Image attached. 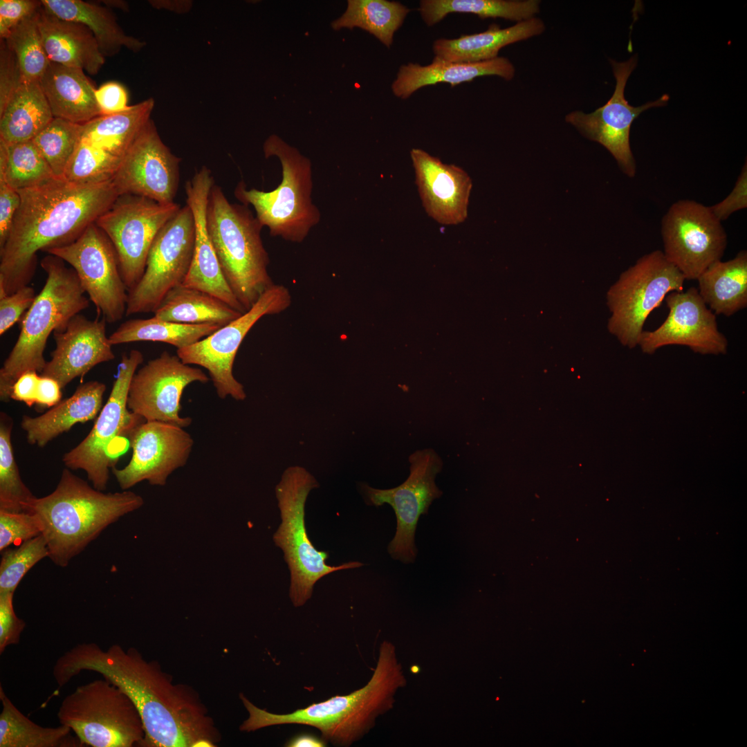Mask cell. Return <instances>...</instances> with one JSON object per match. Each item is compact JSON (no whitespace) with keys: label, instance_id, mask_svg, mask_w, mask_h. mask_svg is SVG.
<instances>
[{"label":"cell","instance_id":"cell-1","mask_svg":"<svg viewBox=\"0 0 747 747\" xmlns=\"http://www.w3.org/2000/svg\"><path fill=\"white\" fill-rule=\"evenodd\" d=\"M75 674L93 671L117 685L135 704L145 736L142 747H214L221 734L198 693L174 683L155 661L133 647L79 644L72 656Z\"/></svg>","mask_w":747,"mask_h":747},{"label":"cell","instance_id":"cell-34","mask_svg":"<svg viewBox=\"0 0 747 747\" xmlns=\"http://www.w3.org/2000/svg\"><path fill=\"white\" fill-rule=\"evenodd\" d=\"M53 119L39 82H25L0 115V138L9 143L33 140Z\"/></svg>","mask_w":747,"mask_h":747},{"label":"cell","instance_id":"cell-17","mask_svg":"<svg viewBox=\"0 0 747 747\" xmlns=\"http://www.w3.org/2000/svg\"><path fill=\"white\" fill-rule=\"evenodd\" d=\"M44 252L68 263L96 308L98 316L115 323L125 315L128 291L110 239L95 223L73 241Z\"/></svg>","mask_w":747,"mask_h":747},{"label":"cell","instance_id":"cell-25","mask_svg":"<svg viewBox=\"0 0 747 747\" xmlns=\"http://www.w3.org/2000/svg\"><path fill=\"white\" fill-rule=\"evenodd\" d=\"M410 156L416 184L427 214L443 225L464 221L472 189L468 174L459 167L445 164L421 149H412Z\"/></svg>","mask_w":747,"mask_h":747},{"label":"cell","instance_id":"cell-3","mask_svg":"<svg viewBox=\"0 0 747 747\" xmlns=\"http://www.w3.org/2000/svg\"><path fill=\"white\" fill-rule=\"evenodd\" d=\"M407 684L395 645L383 640L376 667L363 687L335 695L286 714L261 709L243 694L239 697L248 717L239 726L250 732L273 726L297 724L313 727L334 746L349 747L362 739L376 726L378 718L394 708L397 692Z\"/></svg>","mask_w":747,"mask_h":747},{"label":"cell","instance_id":"cell-28","mask_svg":"<svg viewBox=\"0 0 747 747\" xmlns=\"http://www.w3.org/2000/svg\"><path fill=\"white\" fill-rule=\"evenodd\" d=\"M105 390L104 383L89 381L78 386L70 397L44 414L36 417L24 415L21 426L26 432L28 442L44 447L76 423L95 418L102 408Z\"/></svg>","mask_w":747,"mask_h":747},{"label":"cell","instance_id":"cell-4","mask_svg":"<svg viewBox=\"0 0 747 747\" xmlns=\"http://www.w3.org/2000/svg\"><path fill=\"white\" fill-rule=\"evenodd\" d=\"M143 504L133 492L104 493L66 468L55 489L35 497L28 513L39 522L50 560L65 567L109 525Z\"/></svg>","mask_w":747,"mask_h":747},{"label":"cell","instance_id":"cell-57","mask_svg":"<svg viewBox=\"0 0 747 747\" xmlns=\"http://www.w3.org/2000/svg\"><path fill=\"white\" fill-rule=\"evenodd\" d=\"M102 2L104 4H105L107 6V8L108 7L117 8L118 9H122V10H127L128 9V6H127V4L126 3V2L122 1H115V0L109 1V0H108V1H102Z\"/></svg>","mask_w":747,"mask_h":747},{"label":"cell","instance_id":"cell-13","mask_svg":"<svg viewBox=\"0 0 747 747\" xmlns=\"http://www.w3.org/2000/svg\"><path fill=\"white\" fill-rule=\"evenodd\" d=\"M181 208L140 196L120 195L95 221L112 243L129 292L140 280L151 244L162 228Z\"/></svg>","mask_w":747,"mask_h":747},{"label":"cell","instance_id":"cell-41","mask_svg":"<svg viewBox=\"0 0 747 747\" xmlns=\"http://www.w3.org/2000/svg\"><path fill=\"white\" fill-rule=\"evenodd\" d=\"M12 421L6 414H1L0 421V510L12 513H28V508L35 499L23 482L18 469L11 443Z\"/></svg>","mask_w":747,"mask_h":747},{"label":"cell","instance_id":"cell-32","mask_svg":"<svg viewBox=\"0 0 747 747\" xmlns=\"http://www.w3.org/2000/svg\"><path fill=\"white\" fill-rule=\"evenodd\" d=\"M698 292L715 314L729 317L747 306V252L726 261H717L697 279Z\"/></svg>","mask_w":747,"mask_h":747},{"label":"cell","instance_id":"cell-18","mask_svg":"<svg viewBox=\"0 0 747 747\" xmlns=\"http://www.w3.org/2000/svg\"><path fill=\"white\" fill-rule=\"evenodd\" d=\"M609 62L616 79L615 90L611 98L593 112L572 111L565 116V120L583 136L605 147L614 156L621 171L632 178L636 175V164L630 147L631 126L643 111L666 105L670 97L664 94L657 100L639 107L630 105L625 98V89L629 77L636 66V55L625 62H618L611 59Z\"/></svg>","mask_w":747,"mask_h":747},{"label":"cell","instance_id":"cell-11","mask_svg":"<svg viewBox=\"0 0 747 747\" xmlns=\"http://www.w3.org/2000/svg\"><path fill=\"white\" fill-rule=\"evenodd\" d=\"M685 278L661 250L644 255L625 270L607 293L611 313L608 329L630 349L638 345L650 313L672 291H682Z\"/></svg>","mask_w":747,"mask_h":747},{"label":"cell","instance_id":"cell-16","mask_svg":"<svg viewBox=\"0 0 747 747\" xmlns=\"http://www.w3.org/2000/svg\"><path fill=\"white\" fill-rule=\"evenodd\" d=\"M409 475L400 486L378 489L362 485L367 504L380 506L387 504L393 508L397 526L387 550L392 558L405 564L416 560L414 539L420 516L427 514L432 501L443 494L434 481L442 470L443 461L432 449L416 451L409 456Z\"/></svg>","mask_w":747,"mask_h":747},{"label":"cell","instance_id":"cell-8","mask_svg":"<svg viewBox=\"0 0 747 747\" xmlns=\"http://www.w3.org/2000/svg\"><path fill=\"white\" fill-rule=\"evenodd\" d=\"M318 486L315 477L301 466H290L275 487L281 524L273 535L275 545L284 552L290 573L289 597L295 607L311 599L316 582L324 576L363 566L349 562L338 566L326 564L329 553L317 550L305 525V504L310 491Z\"/></svg>","mask_w":747,"mask_h":747},{"label":"cell","instance_id":"cell-22","mask_svg":"<svg viewBox=\"0 0 747 747\" xmlns=\"http://www.w3.org/2000/svg\"><path fill=\"white\" fill-rule=\"evenodd\" d=\"M669 313L654 331H643L642 351L652 354L666 345H683L701 354H725L728 340L717 326L716 315L706 306L698 289L672 291L665 297Z\"/></svg>","mask_w":747,"mask_h":747},{"label":"cell","instance_id":"cell-42","mask_svg":"<svg viewBox=\"0 0 747 747\" xmlns=\"http://www.w3.org/2000/svg\"><path fill=\"white\" fill-rule=\"evenodd\" d=\"M37 12L21 21L4 39L17 57L24 82H39L51 62L37 25Z\"/></svg>","mask_w":747,"mask_h":747},{"label":"cell","instance_id":"cell-7","mask_svg":"<svg viewBox=\"0 0 747 747\" xmlns=\"http://www.w3.org/2000/svg\"><path fill=\"white\" fill-rule=\"evenodd\" d=\"M266 158L277 156L282 168V179L273 190H247L241 181L234 195L245 205L255 208L261 225L273 237L302 242L320 219V212L311 201L312 176L310 160L277 135L264 143Z\"/></svg>","mask_w":747,"mask_h":747},{"label":"cell","instance_id":"cell-23","mask_svg":"<svg viewBox=\"0 0 747 747\" xmlns=\"http://www.w3.org/2000/svg\"><path fill=\"white\" fill-rule=\"evenodd\" d=\"M106 324L104 317L91 320L79 313L64 331H54L55 349L40 375L55 379L62 389L95 366L113 360Z\"/></svg>","mask_w":747,"mask_h":747},{"label":"cell","instance_id":"cell-19","mask_svg":"<svg viewBox=\"0 0 747 747\" xmlns=\"http://www.w3.org/2000/svg\"><path fill=\"white\" fill-rule=\"evenodd\" d=\"M210 377L201 369L185 364L176 355L163 351L134 374L129 389V409L145 421L188 427L190 417H181V400L191 383H206Z\"/></svg>","mask_w":747,"mask_h":747},{"label":"cell","instance_id":"cell-21","mask_svg":"<svg viewBox=\"0 0 747 747\" xmlns=\"http://www.w3.org/2000/svg\"><path fill=\"white\" fill-rule=\"evenodd\" d=\"M180 158L162 141L151 119L121 158L111 180L119 196L132 194L158 203H174Z\"/></svg>","mask_w":747,"mask_h":747},{"label":"cell","instance_id":"cell-49","mask_svg":"<svg viewBox=\"0 0 747 747\" xmlns=\"http://www.w3.org/2000/svg\"><path fill=\"white\" fill-rule=\"evenodd\" d=\"M15 592H0V654L19 643L26 622L18 618L13 607Z\"/></svg>","mask_w":747,"mask_h":747},{"label":"cell","instance_id":"cell-31","mask_svg":"<svg viewBox=\"0 0 747 747\" xmlns=\"http://www.w3.org/2000/svg\"><path fill=\"white\" fill-rule=\"evenodd\" d=\"M46 11L62 20L87 27L94 35L104 57L118 53L122 47L140 51L146 43L127 35L107 7L82 0H42Z\"/></svg>","mask_w":747,"mask_h":747},{"label":"cell","instance_id":"cell-20","mask_svg":"<svg viewBox=\"0 0 747 747\" xmlns=\"http://www.w3.org/2000/svg\"><path fill=\"white\" fill-rule=\"evenodd\" d=\"M128 439L132 456L123 468L111 469L120 487L127 490L147 481L165 486L168 477L184 466L191 454L194 440L183 427L168 423L145 421Z\"/></svg>","mask_w":747,"mask_h":747},{"label":"cell","instance_id":"cell-45","mask_svg":"<svg viewBox=\"0 0 747 747\" xmlns=\"http://www.w3.org/2000/svg\"><path fill=\"white\" fill-rule=\"evenodd\" d=\"M46 557H49V551L42 534L24 542L16 548L2 551L0 592H15L28 571Z\"/></svg>","mask_w":747,"mask_h":747},{"label":"cell","instance_id":"cell-56","mask_svg":"<svg viewBox=\"0 0 747 747\" xmlns=\"http://www.w3.org/2000/svg\"><path fill=\"white\" fill-rule=\"evenodd\" d=\"M327 744L322 737L303 733L292 737L284 746L287 747H324L327 746Z\"/></svg>","mask_w":747,"mask_h":747},{"label":"cell","instance_id":"cell-5","mask_svg":"<svg viewBox=\"0 0 747 747\" xmlns=\"http://www.w3.org/2000/svg\"><path fill=\"white\" fill-rule=\"evenodd\" d=\"M62 259L48 254L41 261L46 273L45 284L23 317L18 338L0 369V398L10 400L11 389L24 373L40 374L51 333L64 331L70 320L89 306L75 270Z\"/></svg>","mask_w":747,"mask_h":747},{"label":"cell","instance_id":"cell-14","mask_svg":"<svg viewBox=\"0 0 747 747\" xmlns=\"http://www.w3.org/2000/svg\"><path fill=\"white\" fill-rule=\"evenodd\" d=\"M195 223L186 204L162 228L150 248L142 277L128 292L125 316L154 313L190 269L194 247Z\"/></svg>","mask_w":747,"mask_h":747},{"label":"cell","instance_id":"cell-51","mask_svg":"<svg viewBox=\"0 0 747 747\" xmlns=\"http://www.w3.org/2000/svg\"><path fill=\"white\" fill-rule=\"evenodd\" d=\"M747 208V165L745 162L730 193L721 202L710 207L713 214L721 221L734 212Z\"/></svg>","mask_w":747,"mask_h":747},{"label":"cell","instance_id":"cell-26","mask_svg":"<svg viewBox=\"0 0 747 747\" xmlns=\"http://www.w3.org/2000/svg\"><path fill=\"white\" fill-rule=\"evenodd\" d=\"M37 22L44 47L51 62L97 75L105 62L95 38L85 26L62 20L42 7Z\"/></svg>","mask_w":747,"mask_h":747},{"label":"cell","instance_id":"cell-48","mask_svg":"<svg viewBox=\"0 0 747 747\" xmlns=\"http://www.w3.org/2000/svg\"><path fill=\"white\" fill-rule=\"evenodd\" d=\"M37 294L30 286L0 297V335L4 334L33 304Z\"/></svg>","mask_w":747,"mask_h":747},{"label":"cell","instance_id":"cell-9","mask_svg":"<svg viewBox=\"0 0 747 747\" xmlns=\"http://www.w3.org/2000/svg\"><path fill=\"white\" fill-rule=\"evenodd\" d=\"M59 723L71 728L84 746H142L145 736L140 713L120 688L107 679L77 687L62 701Z\"/></svg>","mask_w":747,"mask_h":747},{"label":"cell","instance_id":"cell-39","mask_svg":"<svg viewBox=\"0 0 747 747\" xmlns=\"http://www.w3.org/2000/svg\"><path fill=\"white\" fill-rule=\"evenodd\" d=\"M214 324H190L161 320L131 319L122 322L109 339L112 345L140 341L159 342L187 347L217 331Z\"/></svg>","mask_w":747,"mask_h":747},{"label":"cell","instance_id":"cell-54","mask_svg":"<svg viewBox=\"0 0 747 747\" xmlns=\"http://www.w3.org/2000/svg\"><path fill=\"white\" fill-rule=\"evenodd\" d=\"M40 378L41 375L35 371L21 374L12 387L10 399L24 402L29 407L36 404Z\"/></svg>","mask_w":747,"mask_h":747},{"label":"cell","instance_id":"cell-29","mask_svg":"<svg viewBox=\"0 0 747 747\" xmlns=\"http://www.w3.org/2000/svg\"><path fill=\"white\" fill-rule=\"evenodd\" d=\"M39 84L53 118L83 124L101 116L96 89L83 70L50 62Z\"/></svg>","mask_w":747,"mask_h":747},{"label":"cell","instance_id":"cell-50","mask_svg":"<svg viewBox=\"0 0 747 747\" xmlns=\"http://www.w3.org/2000/svg\"><path fill=\"white\" fill-rule=\"evenodd\" d=\"M42 7L41 1L1 0L0 38L6 39L12 30L24 19L35 15Z\"/></svg>","mask_w":747,"mask_h":747},{"label":"cell","instance_id":"cell-38","mask_svg":"<svg viewBox=\"0 0 747 747\" xmlns=\"http://www.w3.org/2000/svg\"><path fill=\"white\" fill-rule=\"evenodd\" d=\"M409 12V8L397 1L349 0L345 12L333 21L331 26L335 30L360 28L390 48L394 33Z\"/></svg>","mask_w":747,"mask_h":747},{"label":"cell","instance_id":"cell-6","mask_svg":"<svg viewBox=\"0 0 747 747\" xmlns=\"http://www.w3.org/2000/svg\"><path fill=\"white\" fill-rule=\"evenodd\" d=\"M206 222L224 277L247 311L275 284L268 272L262 226L247 205L230 203L215 185L209 195Z\"/></svg>","mask_w":747,"mask_h":747},{"label":"cell","instance_id":"cell-47","mask_svg":"<svg viewBox=\"0 0 747 747\" xmlns=\"http://www.w3.org/2000/svg\"><path fill=\"white\" fill-rule=\"evenodd\" d=\"M21 69L14 53L6 41L1 39L0 48V115L23 84Z\"/></svg>","mask_w":747,"mask_h":747},{"label":"cell","instance_id":"cell-46","mask_svg":"<svg viewBox=\"0 0 747 747\" xmlns=\"http://www.w3.org/2000/svg\"><path fill=\"white\" fill-rule=\"evenodd\" d=\"M42 534L37 517L30 513L0 510V551Z\"/></svg>","mask_w":747,"mask_h":747},{"label":"cell","instance_id":"cell-37","mask_svg":"<svg viewBox=\"0 0 747 747\" xmlns=\"http://www.w3.org/2000/svg\"><path fill=\"white\" fill-rule=\"evenodd\" d=\"M538 0H422L418 10L428 26H434L452 12L470 13L479 18H504L523 21L540 12Z\"/></svg>","mask_w":747,"mask_h":747},{"label":"cell","instance_id":"cell-44","mask_svg":"<svg viewBox=\"0 0 747 747\" xmlns=\"http://www.w3.org/2000/svg\"><path fill=\"white\" fill-rule=\"evenodd\" d=\"M121 159L80 141L70 159L63 178L79 184H93L112 180Z\"/></svg>","mask_w":747,"mask_h":747},{"label":"cell","instance_id":"cell-52","mask_svg":"<svg viewBox=\"0 0 747 747\" xmlns=\"http://www.w3.org/2000/svg\"><path fill=\"white\" fill-rule=\"evenodd\" d=\"M95 95L101 116L118 113L129 107L127 91L119 82L112 81L102 84Z\"/></svg>","mask_w":747,"mask_h":747},{"label":"cell","instance_id":"cell-30","mask_svg":"<svg viewBox=\"0 0 747 747\" xmlns=\"http://www.w3.org/2000/svg\"><path fill=\"white\" fill-rule=\"evenodd\" d=\"M544 30V21L535 17L506 28L491 24L481 33L461 35L453 39H439L434 42L432 50L434 57L445 61L480 62L497 57L503 47L537 36Z\"/></svg>","mask_w":747,"mask_h":747},{"label":"cell","instance_id":"cell-55","mask_svg":"<svg viewBox=\"0 0 747 747\" xmlns=\"http://www.w3.org/2000/svg\"><path fill=\"white\" fill-rule=\"evenodd\" d=\"M61 389L62 388L57 380L52 378L41 376L36 404L43 407H53L62 400Z\"/></svg>","mask_w":747,"mask_h":747},{"label":"cell","instance_id":"cell-2","mask_svg":"<svg viewBox=\"0 0 747 747\" xmlns=\"http://www.w3.org/2000/svg\"><path fill=\"white\" fill-rule=\"evenodd\" d=\"M18 192L20 205L0 248V297L28 286L39 251L75 240L119 196L111 181L79 184L64 178Z\"/></svg>","mask_w":747,"mask_h":747},{"label":"cell","instance_id":"cell-24","mask_svg":"<svg viewBox=\"0 0 747 747\" xmlns=\"http://www.w3.org/2000/svg\"><path fill=\"white\" fill-rule=\"evenodd\" d=\"M213 185L210 171L205 167L185 185L187 205L194 219L195 241L192 263L182 285L210 294L245 313L224 277L207 229V208Z\"/></svg>","mask_w":747,"mask_h":747},{"label":"cell","instance_id":"cell-35","mask_svg":"<svg viewBox=\"0 0 747 747\" xmlns=\"http://www.w3.org/2000/svg\"><path fill=\"white\" fill-rule=\"evenodd\" d=\"M154 314L177 323L223 326L243 313L210 294L181 284L168 292Z\"/></svg>","mask_w":747,"mask_h":747},{"label":"cell","instance_id":"cell-33","mask_svg":"<svg viewBox=\"0 0 747 747\" xmlns=\"http://www.w3.org/2000/svg\"><path fill=\"white\" fill-rule=\"evenodd\" d=\"M154 104L150 98L124 111L98 116L82 124L81 140L121 159L151 119Z\"/></svg>","mask_w":747,"mask_h":747},{"label":"cell","instance_id":"cell-40","mask_svg":"<svg viewBox=\"0 0 747 747\" xmlns=\"http://www.w3.org/2000/svg\"><path fill=\"white\" fill-rule=\"evenodd\" d=\"M57 178L32 140L9 143L0 138V179L19 191Z\"/></svg>","mask_w":747,"mask_h":747},{"label":"cell","instance_id":"cell-43","mask_svg":"<svg viewBox=\"0 0 747 747\" xmlns=\"http://www.w3.org/2000/svg\"><path fill=\"white\" fill-rule=\"evenodd\" d=\"M82 124L53 118L33 142L54 175L63 178L66 167L81 141Z\"/></svg>","mask_w":747,"mask_h":747},{"label":"cell","instance_id":"cell-53","mask_svg":"<svg viewBox=\"0 0 747 747\" xmlns=\"http://www.w3.org/2000/svg\"><path fill=\"white\" fill-rule=\"evenodd\" d=\"M19 205V192L0 179V248L8 239Z\"/></svg>","mask_w":747,"mask_h":747},{"label":"cell","instance_id":"cell-15","mask_svg":"<svg viewBox=\"0 0 747 747\" xmlns=\"http://www.w3.org/2000/svg\"><path fill=\"white\" fill-rule=\"evenodd\" d=\"M663 255L684 276L697 279L721 260L728 243L721 222L710 207L693 200L674 202L661 219Z\"/></svg>","mask_w":747,"mask_h":747},{"label":"cell","instance_id":"cell-12","mask_svg":"<svg viewBox=\"0 0 747 747\" xmlns=\"http://www.w3.org/2000/svg\"><path fill=\"white\" fill-rule=\"evenodd\" d=\"M290 304L288 289L275 284L245 313L196 343L177 349V356L185 364L205 368L220 398L230 396L243 400L246 397L243 385L232 372L237 351L249 331L262 317L280 313Z\"/></svg>","mask_w":747,"mask_h":747},{"label":"cell","instance_id":"cell-27","mask_svg":"<svg viewBox=\"0 0 747 747\" xmlns=\"http://www.w3.org/2000/svg\"><path fill=\"white\" fill-rule=\"evenodd\" d=\"M515 73V66L504 57L474 63L452 62L434 57L426 66L412 62L400 66L391 90L396 97L407 99L419 89L436 83L445 82L454 86L486 75H497L509 81Z\"/></svg>","mask_w":747,"mask_h":747},{"label":"cell","instance_id":"cell-58","mask_svg":"<svg viewBox=\"0 0 747 747\" xmlns=\"http://www.w3.org/2000/svg\"><path fill=\"white\" fill-rule=\"evenodd\" d=\"M412 673H418L420 671V667L417 665H414L411 668Z\"/></svg>","mask_w":747,"mask_h":747},{"label":"cell","instance_id":"cell-36","mask_svg":"<svg viewBox=\"0 0 747 747\" xmlns=\"http://www.w3.org/2000/svg\"><path fill=\"white\" fill-rule=\"evenodd\" d=\"M0 699V747L84 746L67 726L43 727L31 721L12 703L1 685Z\"/></svg>","mask_w":747,"mask_h":747},{"label":"cell","instance_id":"cell-10","mask_svg":"<svg viewBox=\"0 0 747 747\" xmlns=\"http://www.w3.org/2000/svg\"><path fill=\"white\" fill-rule=\"evenodd\" d=\"M141 351L124 353L109 398L101 409L88 435L65 453L62 461L70 470H82L93 486L104 490L109 470L115 467L126 448V439L145 420L127 406L129 385L138 367L143 362Z\"/></svg>","mask_w":747,"mask_h":747}]
</instances>
